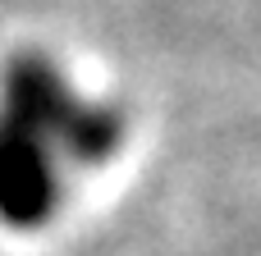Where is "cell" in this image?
<instances>
[{"label": "cell", "instance_id": "1", "mask_svg": "<svg viewBox=\"0 0 261 256\" xmlns=\"http://www.w3.org/2000/svg\"><path fill=\"white\" fill-rule=\"evenodd\" d=\"M110 133L101 110L50 69H14L0 87V215L23 220L55 206Z\"/></svg>", "mask_w": 261, "mask_h": 256}]
</instances>
